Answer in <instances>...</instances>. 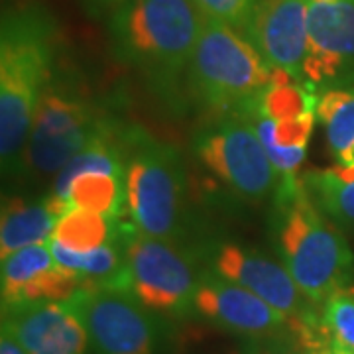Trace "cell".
Segmentation results:
<instances>
[{
  "instance_id": "1",
  "label": "cell",
  "mask_w": 354,
  "mask_h": 354,
  "mask_svg": "<svg viewBox=\"0 0 354 354\" xmlns=\"http://www.w3.org/2000/svg\"><path fill=\"white\" fill-rule=\"evenodd\" d=\"M57 26L44 6L28 4L4 14L0 30V158L2 176L26 171L34 114L50 85Z\"/></svg>"
},
{
  "instance_id": "2",
  "label": "cell",
  "mask_w": 354,
  "mask_h": 354,
  "mask_svg": "<svg viewBox=\"0 0 354 354\" xmlns=\"http://www.w3.org/2000/svg\"><path fill=\"white\" fill-rule=\"evenodd\" d=\"M272 236L279 262L307 299L323 307L351 286L354 254L342 232L323 215L304 179H281L276 191Z\"/></svg>"
},
{
  "instance_id": "3",
  "label": "cell",
  "mask_w": 354,
  "mask_h": 354,
  "mask_svg": "<svg viewBox=\"0 0 354 354\" xmlns=\"http://www.w3.org/2000/svg\"><path fill=\"white\" fill-rule=\"evenodd\" d=\"M203 24L193 0H128L109 16L106 28L114 59L169 97L189 71Z\"/></svg>"
},
{
  "instance_id": "4",
  "label": "cell",
  "mask_w": 354,
  "mask_h": 354,
  "mask_svg": "<svg viewBox=\"0 0 354 354\" xmlns=\"http://www.w3.org/2000/svg\"><path fill=\"white\" fill-rule=\"evenodd\" d=\"M127 215L140 234L181 242L187 218V177L176 146L142 128H130L127 156Z\"/></svg>"
},
{
  "instance_id": "5",
  "label": "cell",
  "mask_w": 354,
  "mask_h": 354,
  "mask_svg": "<svg viewBox=\"0 0 354 354\" xmlns=\"http://www.w3.org/2000/svg\"><path fill=\"white\" fill-rule=\"evenodd\" d=\"M276 71L241 30L205 18L187 83L211 113H239L274 81Z\"/></svg>"
},
{
  "instance_id": "6",
  "label": "cell",
  "mask_w": 354,
  "mask_h": 354,
  "mask_svg": "<svg viewBox=\"0 0 354 354\" xmlns=\"http://www.w3.org/2000/svg\"><path fill=\"white\" fill-rule=\"evenodd\" d=\"M116 124L71 81L51 77L30 130L26 169L57 176L77 153Z\"/></svg>"
},
{
  "instance_id": "7",
  "label": "cell",
  "mask_w": 354,
  "mask_h": 354,
  "mask_svg": "<svg viewBox=\"0 0 354 354\" xmlns=\"http://www.w3.org/2000/svg\"><path fill=\"white\" fill-rule=\"evenodd\" d=\"M193 152L216 181L244 201H264L278 191V169L242 114H218L195 134Z\"/></svg>"
},
{
  "instance_id": "8",
  "label": "cell",
  "mask_w": 354,
  "mask_h": 354,
  "mask_svg": "<svg viewBox=\"0 0 354 354\" xmlns=\"http://www.w3.org/2000/svg\"><path fill=\"white\" fill-rule=\"evenodd\" d=\"M127 262L130 293L146 309L177 319L195 313L203 272L193 250L132 228L127 236Z\"/></svg>"
},
{
  "instance_id": "9",
  "label": "cell",
  "mask_w": 354,
  "mask_h": 354,
  "mask_svg": "<svg viewBox=\"0 0 354 354\" xmlns=\"http://www.w3.org/2000/svg\"><path fill=\"white\" fill-rule=\"evenodd\" d=\"M87 327L95 354H156L160 327L128 290L85 288L69 299Z\"/></svg>"
},
{
  "instance_id": "10",
  "label": "cell",
  "mask_w": 354,
  "mask_h": 354,
  "mask_svg": "<svg viewBox=\"0 0 354 354\" xmlns=\"http://www.w3.org/2000/svg\"><path fill=\"white\" fill-rule=\"evenodd\" d=\"M203 258L207 270L250 290L290 321L321 317L317 313L319 305L305 297L288 268L256 248L236 242H218L207 248Z\"/></svg>"
},
{
  "instance_id": "11",
  "label": "cell",
  "mask_w": 354,
  "mask_h": 354,
  "mask_svg": "<svg viewBox=\"0 0 354 354\" xmlns=\"http://www.w3.org/2000/svg\"><path fill=\"white\" fill-rule=\"evenodd\" d=\"M301 83L317 95L354 87V2L309 4Z\"/></svg>"
},
{
  "instance_id": "12",
  "label": "cell",
  "mask_w": 354,
  "mask_h": 354,
  "mask_svg": "<svg viewBox=\"0 0 354 354\" xmlns=\"http://www.w3.org/2000/svg\"><path fill=\"white\" fill-rule=\"evenodd\" d=\"M2 329L28 354H87V327L73 304L24 301L2 305Z\"/></svg>"
},
{
  "instance_id": "13",
  "label": "cell",
  "mask_w": 354,
  "mask_h": 354,
  "mask_svg": "<svg viewBox=\"0 0 354 354\" xmlns=\"http://www.w3.org/2000/svg\"><path fill=\"white\" fill-rule=\"evenodd\" d=\"M195 313L221 329L248 339H270L290 325V319L262 297L211 270H203Z\"/></svg>"
},
{
  "instance_id": "14",
  "label": "cell",
  "mask_w": 354,
  "mask_h": 354,
  "mask_svg": "<svg viewBox=\"0 0 354 354\" xmlns=\"http://www.w3.org/2000/svg\"><path fill=\"white\" fill-rule=\"evenodd\" d=\"M309 0H254L242 34L266 62L301 83L307 55Z\"/></svg>"
},
{
  "instance_id": "15",
  "label": "cell",
  "mask_w": 354,
  "mask_h": 354,
  "mask_svg": "<svg viewBox=\"0 0 354 354\" xmlns=\"http://www.w3.org/2000/svg\"><path fill=\"white\" fill-rule=\"evenodd\" d=\"M2 305L24 301H67L83 290L81 281L59 264L50 244H32L2 260Z\"/></svg>"
},
{
  "instance_id": "16",
  "label": "cell",
  "mask_w": 354,
  "mask_h": 354,
  "mask_svg": "<svg viewBox=\"0 0 354 354\" xmlns=\"http://www.w3.org/2000/svg\"><path fill=\"white\" fill-rule=\"evenodd\" d=\"M67 209L71 207L55 195L38 201L22 197L6 199L0 221V258L4 260L32 244H46L53 234L57 218Z\"/></svg>"
},
{
  "instance_id": "17",
  "label": "cell",
  "mask_w": 354,
  "mask_h": 354,
  "mask_svg": "<svg viewBox=\"0 0 354 354\" xmlns=\"http://www.w3.org/2000/svg\"><path fill=\"white\" fill-rule=\"evenodd\" d=\"M127 236L102 244L88 252H75L53 241H48V244H50L53 258L81 281L83 290L85 288H116V290L130 291Z\"/></svg>"
},
{
  "instance_id": "18",
  "label": "cell",
  "mask_w": 354,
  "mask_h": 354,
  "mask_svg": "<svg viewBox=\"0 0 354 354\" xmlns=\"http://www.w3.org/2000/svg\"><path fill=\"white\" fill-rule=\"evenodd\" d=\"M317 118L325 130L335 167L342 176L354 177V87L319 93Z\"/></svg>"
},
{
  "instance_id": "19",
  "label": "cell",
  "mask_w": 354,
  "mask_h": 354,
  "mask_svg": "<svg viewBox=\"0 0 354 354\" xmlns=\"http://www.w3.org/2000/svg\"><path fill=\"white\" fill-rule=\"evenodd\" d=\"M120 218L122 216H109L71 207L57 218L50 241L75 252H88L102 244L124 239L134 228L132 225H122Z\"/></svg>"
},
{
  "instance_id": "20",
  "label": "cell",
  "mask_w": 354,
  "mask_h": 354,
  "mask_svg": "<svg viewBox=\"0 0 354 354\" xmlns=\"http://www.w3.org/2000/svg\"><path fill=\"white\" fill-rule=\"evenodd\" d=\"M305 189L325 215L354 227V177L342 176L337 167L313 171L304 177Z\"/></svg>"
},
{
  "instance_id": "21",
  "label": "cell",
  "mask_w": 354,
  "mask_h": 354,
  "mask_svg": "<svg viewBox=\"0 0 354 354\" xmlns=\"http://www.w3.org/2000/svg\"><path fill=\"white\" fill-rule=\"evenodd\" d=\"M321 315L330 339L354 351V286H346L329 297Z\"/></svg>"
},
{
  "instance_id": "22",
  "label": "cell",
  "mask_w": 354,
  "mask_h": 354,
  "mask_svg": "<svg viewBox=\"0 0 354 354\" xmlns=\"http://www.w3.org/2000/svg\"><path fill=\"white\" fill-rule=\"evenodd\" d=\"M193 4L205 18L223 22L242 32L248 22L254 0H193Z\"/></svg>"
},
{
  "instance_id": "23",
  "label": "cell",
  "mask_w": 354,
  "mask_h": 354,
  "mask_svg": "<svg viewBox=\"0 0 354 354\" xmlns=\"http://www.w3.org/2000/svg\"><path fill=\"white\" fill-rule=\"evenodd\" d=\"M266 341H268V348L272 354H305L301 341L297 339L295 330L291 329V323L288 325V329H283Z\"/></svg>"
},
{
  "instance_id": "24",
  "label": "cell",
  "mask_w": 354,
  "mask_h": 354,
  "mask_svg": "<svg viewBox=\"0 0 354 354\" xmlns=\"http://www.w3.org/2000/svg\"><path fill=\"white\" fill-rule=\"evenodd\" d=\"M79 2L85 12L95 18H101V16H111L118 6H122L128 0H79Z\"/></svg>"
},
{
  "instance_id": "25",
  "label": "cell",
  "mask_w": 354,
  "mask_h": 354,
  "mask_svg": "<svg viewBox=\"0 0 354 354\" xmlns=\"http://www.w3.org/2000/svg\"><path fill=\"white\" fill-rule=\"evenodd\" d=\"M0 354H28L8 330L0 333Z\"/></svg>"
},
{
  "instance_id": "26",
  "label": "cell",
  "mask_w": 354,
  "mask_h": 354,
  "mask_svg": "<svg viewBox=\"0 0 354 354\" xmlns=\"http://www.w3.org/2000/svg\"><path fill=\"white\" fill-rule=\"evenodd\" d=\"M239 354H272L270 353V348H268V344H256V342H252V344H248L242 353Z\"/></svg>"
},
{
  "instance_id": "27",
  "label": "cell",
  "mask_w": 354,
  "mask_h": 354,
  "mask_svg": "<svg viewBox=\"0 0 354 354\" xmlns=\"http://www.w3.org/2000/svg\"><path fill=\"white\" fill-rule=\"evenodd\" d=\"M333 348H335V354H354L353 348H348V346H344L337 341H333Z\"/></svg>"
},
{
  "instance_id": "28",
  "label": "cell",
  "mask_w": 354,
  "mask_h": 354,
  "mask_svg": "<svg viewBox=\"0 0 354 354\" xmlns=\"http://www.w3.org/2000/svg\"><path fill=\"white\" fill-rule=\"evenodd\" d=\"M339 2H354V0H309V4H339Z\"/></svg>"
}]
</instances>
